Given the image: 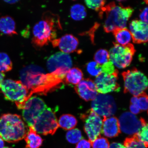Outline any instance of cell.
Here are the masks:
<instances>
[{
	"instance_id": "obj_1",
	"label": "cell",
	"mask_w": 148,
	"mask_h": 148,
	"mask_svg": "<svg viewBox=\"0 0 148 148\" xmlns=\"http://www.w3.org/2000/svg\"><path fill=\"white\" fill-rule=\"evenodd\" d=\"M62 28L58 16L46 12L42 19L33 27L32 43L36 47H42L55 39L57 31Z\"/></svg>"
},
{
	"instance_id": "obj_2",
	"label": "cell",
	"mask_w": 148,
	"mask_h": 148,
	"mask_svg": "<svg viewBox=\"0 0 148 148\" xmlns=\"http://www.w3.org/2000/svg\"><path fill=\"white\" fill-rule=\"evenodd\" d=\"M28 132L21 116L7 114L0 118V136L9 143H16L25 138Z\"/></svg>"
},
{
	"instance_id": "obj_3",
	"label": "cell",
	"mask_w": 148,
	"mask_h": 148,
	"mask_svg": "<svg viewBox=\"0 0 148 148\" xmlns=\"http://www.w3.org/2000/svg\"><path fill=\"white\" fill-rule=\"evenodd\" d=\"M134 11L130 7H124L120 3L116 5L114 2L103 7L99 12V16L101 17L103 12L106 13V18L103 25L105 32L108 33L117 29L125 28Z\"/></svg>"
},
{
	"instance_id": "obj_4",
	"label": "cell",
	"mask_w": 148,
	"mask_h": 148,
	"mask_svg": "<svg viewBox=\"0 0 148 148\" xmlns=\"http://www.w3.org/2000/svg\"><path fill=\"white\" fill-rule=\"evenodd\" d=\"M20 81L29 91V97L34 94H41L47 82V75L43 68L34 64L23 68L20 71Z\"/></svg>"
},
{
	"instance_id": "obj_5",
	"label": "cell",
	"mask_w": 148,
	"mask_h": 148,
	"mask_svg": "<svg viewBox=\"0 0 148 148\" xmlns=\"http://www.w3.org/2000/svg\"><path fill=\"white\" fill-rule=\"evenodd\" d=\"M1 88L5 99L14 102L18 108L21 110L27 101L29 94V90L21 81L5 79L2 83Z\"/></svg>"
},
{
	"instance_id": "obj_6",
	"label": "cell",
	"mask_w": 148,
	"mask_h": 148,
	"mask_svg": "<svg viewBox=\"0 0 148 148\" xmlns=\"http://www.w3.org/2000/svg\"><path fill=\"white\" fill-rule=\"evenodd\" d=\"M124 82L125 93L127 92L138 97L145 92L148 88V79L136 68H134L122 74Z\"/></svg>"
},
{
	"instance_id": "obj_7",
	"label": "cell",
	"mask_w": 148,
	"mask_h": 148,
	"mask_svg": "<svg viewBox=\"0 0 148 148\" xmlns=\"http://www.w3.org/2000/svg\"><path fill=\"white\" fill-rule=\"evenodd\" d=\"M135 52L132 44L121 46L115 42L109 52L110 60L116 67L124 69L130 65Z\"/></svg>"
},
{
	"instance_id": "obj_8",
	"label": "cell",
	"mask_w": 148,
	"mask_h": 148,
	"mask_svg": "<svg viewBox=\"0 0 148 148\" xmlns=\"http://www.w3.org/2000/svg\"><path fill=\"white\" fill-rule=\"evenodd\" d=\"M31 127L38 134L43 135L54 134L59 127L55 111L47 107Z\"/></svg>"
},
{
	"instance_id": "obj_9",
	"label": "cell",
	"mask_w": 148,
	"mask_h": 148,
	"mask_svg": "<svg viewBox=\"0 0 148 148\" xmlns=\"http://www.w3.org/2000/svg\"><path fill=\"white\" fill-rule=\"evenodd\" d=\"M47 107L43 100L36 96H32L21 109L23 120L29 127L32 126L37 118Z\"/></svg>"
},
{
	"instance_id": "obj_10",
	"label": "cell",
	"mask_w": 148,
	"mask_h": 148,
	"mask_svg": "<svg viewBox=\"0 0 148 148\" xmlns=\"http://www.w3.org/2000/svg\"><path fill=\"white\" fill-rule=\"evenodd\" d=\"M80 118L84 123V130L89 140L92 142L101 136L103 120L100 116L91 109L81 114Z\"/></svg>"
},
{
	"instance_id": "obj_11",
	"label": "cell",
	"mask_w": 148,
	"mask_h": 148,
	"mask_svg": "<svg viewBox=\"0 0 148 148\" xmlns=\"http://www.w3.org/2000/svg\"><path fill=\"white\" fill-rule=\"evenodd\" d=\"M91 110L98 115L108 117L114 115L116 110L114 100L112 96L106 94H98L91 103Z\"/></svg>"
},
{
	"instance_id": "obj_12",
	"label": "cell",
	"mask_w": 148,
	"mask_h": 148,
	"mask_svg": "<svg viewBox=\"0 0 148 148\" xmlns=\"http://www.w3.org/2000/svg\"><path fill=\"white\" fill-rule=\"evenodd\" d=\"M118 71L117 70L110 75L101 73L96 77L94 83L98 92L106 94L120 91V87L118 83Z\"/></svg>"
},
{
	"instance_id": "obj_13",
	"label": "cell",
	"mask_w": 148,
	"mask_h": 148,
	"mask_svg": "<svg viewBox=\"0 0 148 148\" xmlns=\"http://www.w3.org/2000/svg\"><path fill=\"white\" fill-rule=\"evenodd\" d=\"M120 131L125 134L134 135L142 126L141 118H138L131 112L123 113L118 119Z\"/></svg>"
},
{
	"instance_id": "obj_14",
	"label": "cell",
	"mask_w": 148,
	"mask_h": 148,
	"mask_svg": "<svg viewBox=\"0 0 148 148\" xmlns=\"http://www.w3.org/2000/svg\"><path fill=\"white\" fill-rule=\"evenodd\" d=\"M73 66L71 56L67 53L58 52L51 55L47 62V67L50 73L59 69L70 70Z\"/></svg>"
},
{
	"instance_id": "obj_15",
	"label": "cell",
	"mask_w": 148,
	"mask_h": 148,
	"mask_svg": "<svg viewBox=\"0 0 148 148\" xmlns=\"http://www.w3.org/2000/svg\"><path fill=\"white\" fill-rule=\"evenodd\" d=\"M130 29L133 42L142 44L148 42V24L141 20H132L130 24Z\"/></svg>"
},
{
	"instance_id": "obj_16",
	"label": "cell",
	"mask_w": 148,
	"mask_h": 148,
	"mask_svg": "<svg viewBox=\"0 0 148 148\" xmlns=\"http://www.w3.org/2000/svg\"><path fill=\"white\" fill-rule=\"evenodd\" d=\"M74 88L79 97L86 101H93L98 94L95 83L90 79H83Z\"/></svg>"
},
{
	"instance_id": "obj_17",
	"label": "cell",
	"mask_w": 148,
	"mask_h": 148,
	"mask_svg": "<svg viewBox=\"0 0 148 148\" xmlns=\"http://www.w3.org/2000/svg\"><path fill=\"white\" fill-rule=\"evenodd\" d=\"M51 42L53 47H58L62 53L67 54L76 51L79 45L78 39L71 34H65Z\"/></svg>"
},
{
	"instance_id": "obj_18",
	"label": "cell",
	"mask_w": 148,
	"mask_h": 148,
	"mask_svg": "<svg viewBox=\"0 0 148 148\" xmlns=\"http://www.w3.org/2000/svg\"><path fill=\"white\" fill-rule=\"evenodd\" d=\"M121 133L118 119L115 116L103 117L101 133L107 137L117 136Z\"/></svg>"
},
{
	"instance_id": "obj_19",
	"label": "cell",
	"mask_w": 148,
	"mask_h": 148,
	"mask_svg": "<svg viewBox=\"0 0 148 148\" xmlns=\"http://www.w3.org/2000/svg\"><path fill=\"white\" fill-rule=\"evenodd\" d=\"M0 32L9 36L17 34L16 23L13 18L9 16L0 18Z\"/></svg>"
},
{
	"instance_id": "obj_20",
	"label": "cell",
	"mask_w": 148,
	"mask_h": 148,
	"mask_svg": "<svg viewBox=\"0 0 148 148\" xmlns=\"http://www.w3.org/2000/svg\"><path fill=\"white\" fill-rule=\"evenodd\" d=\"M29 127V131L25 138L26 143L25 148H40L42 145L43 140L32 127Z\"/></svg>"
},
{
	"instance_id": "obj_21",
	"label": "cell",
	"mask_w": 148,
	"mask_h": 148,
	"mask_svg": "<svg viewBox=\"0 0 148 148\" xmlns=\"http://www.w3.org/2000/svg\"><path fill=\"white\" fill-rule=\"evenodd\" d=\"M113 33L116 42V43L120 45H128L132 40L130 31L126 28L116 29Z\"/></svg>"
},
{
	"instance_id": "obj_22",
	"label": "cell",
	"mask_w": 148,
	"mask_h": 148,
	"mask_svg": "<svg viewBox=\"0 0 148 148\" xmlns=\"http://www.w3.org/2000/svg\"><path fill=\"white\" fill-rule=\"evenodd\" d=\"M83 76L82 70L78 68L74 67L66 73L64 81L66 84L76 86L82 80Z\"/></svg>"
},
{
	"instance_id": "obj_23",
	"label": "cell",
	"mask_w": 148,
	"mask_h": 148,
	"mask_svg": "<svg viewBox=\"0 0 148 148\" xmlns=\"http://www.w3.org/2000/svg\"><path fill=\"white\" fill-rule=\"evenodd\" d=\"M59 127L66 130L73 129L77 124V120L75 116L69 114H63L58 121Z\"/></svg>"
},
{
	"instance_id": "obj_24",
	"label": "cell",
	"mask_w": 148,
	"mask_h": 148,
	"mask_svg": "<svg viewBox=\"0 0 148 148\" xmlns=\"http://www.w3.org/2000/svg\"><path fill=\"white\" fill-rule=\"evenodd\" d=\"M70 15L73 19L80 21L84 19L87 15L86 8L80 4L74 5L70 9Z\"/></svg>"
},
{
	"instance_id": "obj_25",
	"label": "cell",
	"mask_w": 148,
	"mask_h": 148,
	"mask_svg": "<svg viewBox=\"0 0 148 148\" xmlns=\"http://www.w3.org/2000/svg\"><path fill=\"white\" fill-rule=\"evenodd\" d=\"M142 126L136 135L145 147H148V122L141 118Z\"/></svg>"
},
{
	"instance_id": "obj_26",
	"label": "cell",
	"mask_w": 148,
	"mask_h": 148,
	"mask_svg": "<svg viewBox=\"0 0 148 148\" xmlns=\"http://www.w3.org/2000/svg\"><path fill=\"white\" fill-rule=\"evenodd\" d=\"M12 68V62L8 55L4 53H0V72H8Z\"/></svg>"
},
{
	"instance_id": "obj_27",
	"label": "cell",
	"mask_w": 148,
	"mask_h": 148,
	"mask_svg": "<svg viewBox=\"0 0 148 148\" xmlns=\"http://www.w3.org/2000/svg\"><path fill=\"white\" fill-rule=\"evenodd\" d=\"M82 138L81 131L78 129L70 130L66 133V140L70 143L77 144L82 139Z\"/></svg>"
},
{
	"instance_id": "obj_28",
	"label": "cell",
	"mask_w": 148,
	"mask_h": 148,
	"mask_svg": "<svg viewBox=\"0 0 148 148\" xmlns=\"http://www.w3.org/2000/svg\"><path fill=\"white\" fill-rule=\"evenodd\" d=\"M124 144L126 148H147L139 140L136 134L126 138Z\"/></svg>"
},
{
	"instance_id": "obj_29",
	"label": "cell",
	"mask_w": 148,
	"mask_h": 148,
	"mask_svg": "<svg viewBox=\"0 0 148 148\" xmlns=\"http://www.w3.org/2000/svg\"><path fill=\"white\" fill-rule=\"evenodd\" d=\"M94 58L96 62L101 65L110 61L109 52L106 49L99 50L94 55Z\"/></svg>"
},
{
	"instance_id": "obj_30",
	"label": "cell",
	"mask_w": 148,
	"mask_h": 148,
	"mask_svg": "<svg viewBox=\"0 0 148 148\" xmlns=\"http://www.w3.org/2000/svg\"><path fill=\"white\" fill-rule=\"evenodd\" d=\"M86 68L88 73L92 76L97 77L102 73L101 65L95 62L88 63Z\"/></svg>"
},
{
	"instance_id": "obj_31",
	"label": "cell",
	"mask_w": 148,
	"mask_h": 148,
	"mask_svg": "<svg viewBox=\"0 0 148 148\" xmlns=\"http://www.w3.org/2000/svg\"><path fill=\"white\" fill-rule=\"evenodd\" d=\"M85 3L89 8L96 11L100 12L104 7L106 1H86Z\"/></svg>"
},
{
	"instance_id": "obj_32",
	"label": "cell",
	"mask_w": 148,
	"mask_h": 148,
	"mask_svg": "<svg viewBox=\"0 0 148 148\" xmlns=\"http://www.w3.org/2000/svg\"><path fill=\"white\" fill-rule=\"evenodd\" d=\"M91 145L92 148H109L110 146L108 139L101 136L91 142Z\"/></svg>"
},
{
	"instance_id": "obj_33",
	"label": "cell",
	"mask_w": 148,
	"mask_h": 148,
	"mask_svg": "<svg viewBox=\"0 0 148 148\" xmlns=\"http://www.w3.org/2000/svg\"><path fill=\"white\" fill-rule=\"evenodd\" d=\"M145 92L138 96V106L140 110H148V97Z\"/></svg>"
},
{
	"instance_id": "obj_34",
	"label": "cell",
	"mask_w": 148,
	"mask_h": 148,
	"mask_svg": "<svg viewBox=\"0 0 148 148\" xmlns=\"http://www.w3.org/2000/svg\"><path fill=\"white\" fill-rule=\"evenodd\" d=\"M117 70L110 60L101 66L102 73L110 75L113 73Z\"/></svg>"
},
{
	"instance_id": "obj_35",
	"label": "cell",
	"mask_w": 148,
	"mask_h": 148,
	"mask_svg": "<svg viewBox=\"0 0 148 148\" xmlns=\"http://www.w3.org/2000/svg\"><path fill=\"white\" fill-rule=\"evenodd\" d=\"M91 142L89 140L82 139L77 144L76 148H91Z\"/></svg>"
},
{
	"instance_id": "obj_36",
	"label": "cell",
	"mask_w": 148,
	"mask_h": 148,
	"mask_svg": "<svg viewBox=\"0 0 148 148\" xmlns=\"http://www.w3.org/2000/svg\"><path fill=\"white\" fill-rule=\"evenodd\" d=\"M140 20L148 24V7L144 8L140 15Z\"/></svg>"
},
{
	"instance_id": "obj_37",
	"label": "cell",
	"mask_w": 148,
	"mask_h": 148,
	"mask_svg": "<svg viewBox=\"0 0 148 148\" xmlns=\"http://www.w3.org/2000/svg\"><path fill=\"white\" fill-rule=\"evenodd\" d=\"M129 109L131 113L135 115L138 114L140 112V110L137 105L131 104Z\"/></svg>"
},
{
	"instance_id": "obj_38",
	"label": "cell",
	"mask_w": 148,
	"mask_h": 148,
	"mask_svg": "<svg viewBox=\"0 0 148 148\" xmlns=\"http://www.w3.org/2000/svg\"><path fill=\"white\" fill-rule=\"evenodd\" d=\"M109 148H126L125 146L121 143L113 142L111 144Z\"/></svg>"
},
{
	"instance_id": "obj_39",
	"label": "cell",
	"mask_w": 148,
	"mask_h": 148,
	"mask_svg": "<svg viewBox=\"0 0 148 148\" xmlns=\"http://www.w3.org/2000/svg\"><path fill=\"white\" fill-rule=\"evenodd\" d=\"M138 98L137 97L134 96L131 99L130 103L131 104L137 105V103Z\"/></svg>"
},
{
	"instance_id": "obj_40",
	"label": "cell",
	"mask_w": 148,
	"mask_h": 148,
	"mask_svg": "<svg viewBox=\"0 0 148 148\" xmlns=\"http://www.w3.org/2000/svg\"><path fill=\"white\" fill-rule=\"evenodd\" d=\"M5 77V74L0 72V88H1L2 83L3 81V79H4Z\"/></svg>"
},
{
	"instance_id": "obj_41",
	"label": "cell",
	"mask_w": 148,
	"mask_h": 148,
	"mask_svg": "<svg viewBox=\"0 0 148 148\" xmlns=\"http://www.w3.org/2000/svg\"><path fill=\"white\" fill-rule=\"evenodd\" d=\"M4 140L0 136V148H4Z\"/></svg>"
},
{
	"instance_id": "obj_42",
	"label": "cell",
	"mask_w": 148,
	"mask_h": 148,
	"mask_svg": "<svg viewBox=\"0 0 148 148\" xmlns=\"http://www.w3.org/2000/svg\"><path fill=\"white\" fill-rule=\"evenodd\" d=\"M5 2L10 3V4H14V3H17L18 1H5Z\"/></svg>"
},
{
	"instance_id": "obj_43",
	"label": "cell",
	"mask_w": 148,
	"mask_h": 148,
	"mask_svg": "<svg viewBox=\"0 0 148 148\" xmlns=\"http://www.w3.org/2000/svg\"><path fill=\"white\" fill-rule=\"evenodd\" d=\"M4 148H12L9 147H4Z\"/></svg>"
},
{
	"instance_id": "obj_44",
	"label": "cell",
	"mask_w": 148,
	"mask_h": 148,
	"mask_svg": "<svg viewBox=\"0 0 148 148\" xmlns=\"http://www.w3.org/2000/svg\"><path fill=\"white\" fill-rule=\"evenodd\" d=\"M147 113H148V110H147Z\"/></svg>"
},
{
	"instance_id": "obj_45",
	"label": "cell",
	"mask_w": 148,
	"mask_h": 148,
	"mask_svg": "<svg viewBox=\"0 0 148 148\" xmlns=\"http://www.w3.org/2000/svg\"></svg>"
}]
</instances>
